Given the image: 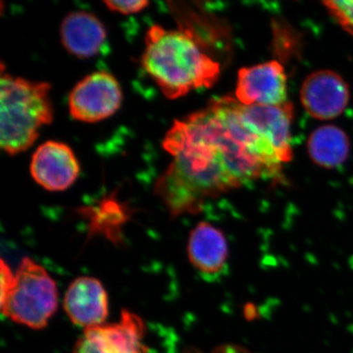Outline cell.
I'll return each mask as SVG.
<instances>
[{
  "label": "cell",
  "instance_id": "cell-7",
  "mask_svg": "<svg viewBox=\"0 0 353 353\" xmlns=\"http://www.w3.org/2000/svg\"><path fill=\"white\" fill-rule=\"evenodd\" d=\"M234 97L243 105L279 106L288 103V77L277 60L239 70Z\"/></svg>",
  "mask_w": 353,
  "mask_h": 353
},
{
  "label": "cell",
  "instance_id": "cell-4",
  "mask_svg": "<svg viewBox=\"0 0 353 353\" xmlns=\"http://www.w3.org/2000/svg\"><path fill=\"white\" fill-rule=\"evenodd\" d=\"M57 283L43 266L29 257L21 260L12 289L0 301L2 314L34 330L46 327L58 308Z\"/></svg>",
  "mask_w": 353,
  "mask_h": 353
},
{
  "label": "cell",
  "instance_id": "cell-13",
  "mask_svg": "<svg viewBox=\"0 0 353 353\" xmlns=\"http://www.w3.org/2000/svg\"><path fill=\"white\" fill-rule=\"evenodd\" d=\"M350 152V141L347 132L334 125L317 128L307 139L309 157L322 168H338L347 161Z\"/></svg>",
  "mask_w": 353,
  "mask_h": 353
},
{
  "label": "cell",
  "instance_id": "cell-2",
  "mask_svg": "<svg viewBox=\"0 0 353 353\" xmlns=\"http://www.w3.org/2000/svg\"><path fill=\"white\" fill-rule=\"evenodd\" d=\"M145 43L141 65L167 99L211 88L219 79V62L202 50L190 30L153 25L146 32Z\"/></svg>",
  "mask_w": 353,
  "mask_h": 353
},
{
  "label": "cell",
  "instance_id": "cell-9",
  "mask_svg": "<svg viewBox=\"0 0 353 353\" xmlns=\"http://www.w3.org/2000/svg\"><path fill=\"white\" fill-rule=\"evenodd\" d=\"M30 172L34 182L50 192H63L80 175V164L66 143L44 141L32 154Z\"/></svg>",
  "mask_w": 353,
  "mask_h": 353
},
{
  "label": "cell",
  "instance_id": "cell-8",
  "mask_svg": "<svg viewBox=\"0 0 353 353\" xmlns=\"http://www.w3.org/2000/svg\"><path fill=\"white\" fill-rule=\"evenodd\" d=\"M350 97L347 83L332 70L309 74L301 88L304 110L317 120H332L341 116L350 103Z\"/></svg>",
  "mask_w": 353,
  "mask_h": 353
},
{
  "label": "cell",
  "instance_id": "cell-11",
  "mask_svg": "<svg viewBox=\"0 0 353 353\" xmlns=\"http://www.w3.org/2000/svg\"><path fill=\"white\" fill-rule=\"evenodd\" d=\"M60 38L65 50L79 58L94 57L106 41V30L94 14L73 11L60 26Z\"/></svg>",
  "mask_w": 353,
  "mask_h": 353
},
{
  "label": "cell",
  "instance_id": "cell-12",
  "mask_svg": "<svg viewBox=\"0 0 353 353\" xmlns=\"http://www.w3.org/2000/svg\"><path fill=\"white\" fill-rule=\"evenodd\" d=\"M188 254L197 270L216 275L226 267L229 257L226 236L210 223L201 222L190 232Z\"/></svg>",
  "mask_w": 353,
  "mask_h": 353
},
{
  "label": "cell",
  "instance_id": "cell-3",
  "mask_svg": "<svg viewBox=\"0 0 353 353\" xmlns=\"http://www.w3.org/2000/svg\"><path fill=\"white\" fill-rule=\"evenodd\" d=\"M50 83L2 73L0 79V148L9 155L29 150L39 130L53 120Z\"/></svg>",
  "mask_w": 353,
  "mask_h": 353
},
{
  "label": "cell",
  "instance_id": "cell-6",
  "mask_svg": "<svg viewBox=\"0 0 353 353\" xmlns=\"http://www.w3.org/2000/svg\"><path fill=\"white\" fill-rule=\"evenodd\" d=\"M145 336V325L141 318L123 310L119 322L85 329L73 353H150Z\"/></svg>",
  "mask_w": 353,
  "mask_h": 353
},
{
  "label": "cell",
  "instance_id": "cell-10",
  "mask_svg": "<svg viewBox=\"0 0 353 353\" xmlns=\"http://www.w3.org/2000/svg\"><path fill=\"white\" fill-rule=\"evenodd\" d=\"M64 309L77 326L88 329L104 324L109 313L105 288L97 278L75 279L65 294Z\"/></svg>",
  "mask_w": 353,
  "mask_h": 353
},
{
  "label": "cell",
  "instance_id": "cell-14",
  "mask_svg": "<svg viewBox=\"0 0 353 353\" xmlns=\"http://www.w3.org/2000/svg\"><path fill=\"white\" fill-rule=\"evenodd\" d=\"M322 4L343 31L353 36V0L323 1Z\"/></svg>",
  "mask_w": 353,
  "mask_h": 353
},
{
  "label": "cell",
  "instance_id": "cell-1",
  "mask_svg": "<svg viewBox=\"0 0 353 353\" xmlns=\"http://www.w3.org/2000/svg\"><path fill=\"white\" fill-rule=\"evenodd\" d=\"M162 145L172 161L154 190L173 217L196 213L206 199L252 181L277 178L287 164L230 95L174 121Z\"/></svg>",
  "mask_w": 353,
  "mask_h": 353
},
{
  "label": "cell",
  "instance_id": "cell-15",
  "mask_svg": "<svg viewBox=\"0 0 353 353\" xmlns=\"http://www.w3.org/2000/svg\"><path fill=\"white\" fill-rule=\"evenodd\" d=\"M103 3L105 4L109 10L123 14V15L138 13L145 9L146 6H150V2L146 1V0H127V1L108 0V1H104Z\"/></svg>",
  "mask_w": 353,
  "mask_h": 353
},
{
  "label": "cell",
  "instance_id": "cell-5",
  "mask_svg": "<svg viewBox=\"0 0 353 353\" xmlns=\"http://www.w3.org/2000/svg\"><path fill=\"white\" fill-rule=\"evenodd\" d=\"M122 101V88L117 79L108 72H94L72 88L69 112L80 122L97 123L117 112Z\"/></svg>",
  "mask_w": 353,
  "mask_h": 353
}]
</instances>
